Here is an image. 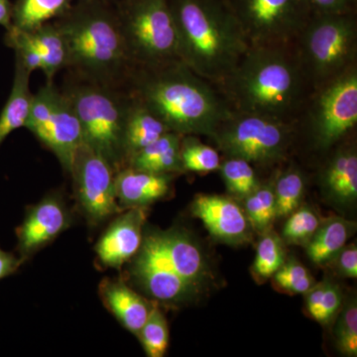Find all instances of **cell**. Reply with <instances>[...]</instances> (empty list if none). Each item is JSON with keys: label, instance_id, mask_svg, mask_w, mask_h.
Wrapping results in <instances>:
<instances>
[{"label": "cell", "instance_id": "cell-17", "mask_svg": "<svg viewBox=\"0 0 357 357\" xmlns=\"http://www.w3.org/2000/svg\"><path fill=\"white\" fill-rule=\"evenodd\" d=\"M173 174H155L126 167L115 175V194L122 208H147L166 196Z\"/></svg>", "mask_w": 357, "mask_h": 357}, {"label": "cell", "instance_id": "cell-38", "mask_svg": "<svg viewBox=\"0 0 357 357\" xmlns=\"http://www.w3.org/2000/svg\"><path fill=\"white\" fill-rule=\"evenodd\" d=\"M312 15L356 14L357 0H307Z\"/></svg>", "mask_w": 357, "mask_h": 357}, {"label": "cell", "instance_id": "cell-22", "mask_svg": "<svg viewBox=\"0 0 357 357\" xmlns=\"http://www.w3.org/2000/svg\"><path fill=\"white\" fill-rule=\"evenodd\" d=\"M30 75L29 70L15 62L13 88L0 114V146L13 131L25 128L33 98Z\"/></svg>", "mask_w": 357, "mask_h": 357}, {"label": "cell", "instance_id": "cell-33", "mask_svg": "<svg viewBox=\"0 0 357 357\" xmlns=\"http://www.w3.org/2000/svg\"><path fill=\"white\" fill-rule=\"evenodd\" d=\"M272 278L274 285L279 290L291 295L306 294L314 285V278L309 270L295 259L285 260Z\"/></svg>", "mask_w": 357, "mask_h": 357}, {"label": "cell", "instance_id": "cell-35", "mask_svg": "<svg viewBox=\"0 0 357 357\" xmlns=\"http://www.w3.org/2000/svg\"><path fill=\"white\" fill-rule=\"evenodd\" d=\"M335 342L338 351L344 356H357V305L351 300L340 312L337 328Z\"/></svg>", "mask_w": 357, "mask_h": 357}, {"label": "cell", "instance_id": "cell-39", "mask_svg": "<svg viewBox=\"0 0 357 357\" xmlns=\"http://www.w3.org/2000/svg\"><path fill=\"white\" fill-rule=\"evenodd\" d=\"M23 263L20 256L0 248V280L16 273Z\"/></svg>", "mask_w": 357, "mask_h": 357}, {"label": "cell", "instance_id": "cell-11", "mask_svg": "<svg viewBox=\"0 0 357 357\" xmlns=\"http://www.w3.org/2000/svg\"><path fill=\"white\" fill-rule=\"evenodd\" d=\"M249 46L290 45L310 16L307 0H227Z\"/></svg>", "mask_w": 357, "mask_h": 357}, {"label": "cell", "instance_id": "cell-6", "mask_svg": "<svg viewBox=\"0 0 357 357\" xmlns=\"http://www.w3.org/2000/svg\"><path fill=\"white\" fill-rule=\"evenodd\" d=\"M297 123L273 117L234 112L211 136L227 158L252 165L271 166L287 157Z\"/></svg>", "mask_w": 357, "mask_h": 357}, {"label": "cell", "instance_id": "cell-18", "mask_svg": "<svg viewBox=\"0 0 357 357\" xmlns=\"http://www.w3.org/2000/svg\"><path fill=\"white\" fill-rule=\"evenodd\" d=\"M103 305L129 332L137 335L154 305L121 280L105 278L98 286Z\"/></svg>", "mask_w": 357, "mask_h": 357}, {"label": "cell", "instance_id": "cell-41", "mask_svg": "<svg viewBox=\"0 0 357 357\" xmlns=\"http://www.w3.org/2000/svg\"><path fill=\"white\" fill-rule=\"evenodd\" d=\"M82 1H102V0H82Z\"/></svg>", "mask_w": 357, "mask_h": 357}, {"label": "cell", "instance_id": "cell-1", "mask_svg": "<svg viewBox=\"0 0 357 357\" xmlns=\"http://www.w3.org/2000/svg\"><path fill=\"white\" fill-rule=\"evenodd\" d=\"M218 88L234 112L292 122L312 91L293 44L249 46Z\"/></svg>", "mask_w": 357, "mask_h": 357}, {"label": "cell", "instance_id": "cell-10", "mask_svg": "<svg viewBox=\"0 0 357 357\" xmlns=\"http://www.w3.org/2000/svg\"><path fill=\"white\" fill-rule=\"evenodd\" d=\"M25 128L48 147L63 168L70 173L77 150L84 143L83 130L69 96L52 83L33 95Z\"/></svg>", "mask_w": 357, "mask_h": 357}, {"label": "cell", "instance_id": "cell-40", "mask_svg": "<svg viewBox=\"0 0 357 357\" xmlns=\"http://www.w3.org/2000/svg\"><path fill=\"white\" fill-rule=\"evenodd\" d=\"M13 6L9 0H0V25L6 29L13 24Z\"/></svg>", "mask_w": 357, "mask_h": 357}, {"label": "cell", "instance_id": "cell-20", "mask_svg": "<svg viewBox=\"0 0 357 357\" xmlns=\"http://www.w3.org/2000/svg\"><path fill=\"white\" fill-rule=\"evenodd\" d=\"M169 128L157 115L136 98L129 103L124 128V153L126 164L133 155L168 132Z\"/></svg>", "mask_w": 357, "mask_h": 357}, {"label": "cell", "instance_id": "cell-37", "mask_svg": "<svg viewBox=\"0 0 357 357\" xmlns=\"http://www.w3.org/2000/svg\"><path fill=\"white\" fill-rule=\"evenodd\" d=\"M330 263L337 275L344 278L357 277V248L356 243L345 245L333 256Z\"/></svg>", "mask_w": 357, "mask_h": 357}, {"label": "cell", "instance_id": "cell-3", "mask_svg": "<svg viewBox=\"0 0 357 357\" xmlns=\"http://www.w3.org/2000/svg\"><path fill=\"white\" fill-rule=\"evenodd\" d=\"M178 59L218 88L241 62L249 44L227 0H169Z\"/></svg>", "mask_w": 357, "mask_h": 357}, {"label": "cell", "instance_id": "cell-29", "mask_svg": "<svg viewBox=\"0 0 357 357\" xmlns=\"http://www.w3.org/2000/svg\"><path fill=\"white\" fill-rule=\"evenodd\" d=\"M261 236L256 250L255 262L251 267V272L257 283L272 278L286 260L282 238L271 229Z\"/></svg>", "mask_w": 357, "mask_h": 357}, {"label": "cell", "instance_id": "cell-4", "mask_svg": "<svg viewBox=\"0 0 357 357\" xmlns=\"http://www.w3.org/2000/svg\"><path fill=\"white\" fill-rule=\"evenodd\" d=\"M69 49V66L98 83L117 79L132 65L119 14L102 1H81L57 23Z\"/></svg>", "mask_w": 357, "mask_h": 357}, {"label": "cell", "instance_id": "cell-5", "mask_svg": "<svg viewBox=\"0 0 357 357\" xmlns=\"http://www.w3.org/2000/svg\"><path fill=\"white\" fill-rule=\"evenodd\" d=\"M293 45L314 91L356 64V15H311Z\"/></svg>", "mask_w": 357, "mask_h": 357}, {"label": "cell", "instance_id": "cell-26", "mask_svg": "<svg viewBox=\"0 0 357 357\" xmlns=\"http://www.w3.org/2000/svg\"><path fill=\"white\" fill-rule=\"evenodd\" d=\"M306 191V176L301 169L290 166L284 172L276 174L274 181L276 217L287 218L297 210Z\"/></svg>", "mask_w": 357, "mask_h": 357}, {"label": "cell", "instance_id": "cell-2", "mask_svg": "<svg viewBox=\"0 0 357 357\" xmlns=\"http://www.w3.org/2000/svg\"><path fill=\"white\" fill-rule=\"evenodd\" d=\"M135 77V96L181 135L211 136L234 109L215 84L182 61L141 67Z\"/></svg>", "mask_w": 357, "mask_h": 357}, {"label": "cell", "instance_id": "cell-21", "mask_svg": "<svg viewBox=\"0 0 357 357\" xmlns=\"http://www.w3.org/2000/svg\"><path fill=\"white\" fill-rule=\"evenodd\" d=\"M184 135L168 131L129 160L128 167L155 174L182 172L181 142ZM126 168V167H124Z\"/></svg>", "mask_w": 357, "mask_h": 357}, {"label": "cell", "instance_id": "cell-23", "mask_svg": "<svg viewBox=\"0 0 357 357\" xmlns=\"http://www.w3.org/2000/svg\"><path fill=\"white\" fill-rule=\"evenodd\" d=\"M354 223L344 218L333 217L321 222L311 241L305 246L310 260L324 265L337 255L354 234Z\"/></svg>", "mask_w": 357, "mask_h": 357}, {"label": "cell", "instance_id": "cell-12", "mask_svg": "<svg viewBox=\"0 0 357 357\" xmlns=\"http://www.w3.org/2000/svg\"><path fill=\"white\" fill-rule=\"evenodd\" d=\"M129 274L140 290L162 304L183 306L203 298L169 261L155 230L143 236L141 248L129 268Z\"/></svg>", "mask_w": 357, "mask_h": 357}, {"label": "cell", "instance_id": "cell-25", "mask_svg": "<svg viewBox=\"0 0 357 357\" xmlns=\"http://www.w3.org/2000/svg\"><path fill=\"white\" fill-rule=\"evenodd\" d=\"M73 0H17L13 6V24L23 31H32L55 18L63 17L72 8Z\"/></svg>", "mask_w": 357, "mask_h": 357}, {"label": "cell", "instance_id": "cell-7", "mask_svg": "<svg viewBox=\"0 0 357 357\" xmlns=\"http://www.w3.org/2000/svg\"><path fill=\"white\" fill-rule=\"evenodd\" d=\"M117 14L132 64L153 67L180 60L169 0H128Z\"/></svg>", "mask_w": 357, "mask_h": 357}, {"label": "cell", "instance_id": "cell-19", "mask_svg": "<svg viewBox=\"0 0 357 357\" xmlns=\"http://www.w3.org/2000/svg\"><path fill=\"white\" fill-rule=\"evenodd\" d=\"M321 187L331 201L349 206L357 199V152L354 144L335 150L319 175Z\"/></svg>", "mask_w": 357, "mask_h": 357}, {"label": "cell", "instance_id": "cell-13", "mask_svg": "<svg viewBox=\"0 0 357 357\" xmlns=\"http://www.w3.org/2000/svg\"><path fill=\"white\" fill-rule=\"evenodd\" d=\"M114 166L102 155L82 144L73 164L75 192L82 213L91 225H98L123 208L115 194Z\"/></svg>", "mask_w": 357, "mask_h": 357}, {"label": "cell", "instance_id": "cell-36", "mask_svg": "<svg viewBox=\"0 0 357 357\" xmlns=\"http://www.w3.org/2000/svg\"><path fill=\"white\" fill-rule=\"evenodd\" d=\"M342 305V293L333 281L325 280V290L321 300L319 312L316 321L321 325H328Z\"/></svg>", "mask_w": 357, "mask_h": 357}, {"label": "cell", "instance_id": "cell-32", "mask_svg": "<svg viewBox=\"0 0 357 357\" xmlns=\"http://www.w3.org/2000/svg\"><path fill=\"white\" fill-rule=\"evenodd\" d=\"M321 223L318 213L314 208L306 206H299L288 215L282 231V241L293 245L306 246Z\"/></svg>", "mask_w": 357, "mask_h": 357}, {"label": "cell", "instance_id": "cell-28", "mask_svg": "<svg viewBox=\"0 0 357 357\" xmlns=\"http://www.w3.org/2000/svg\"><path fill=\"white\" fill-rule=\"evenodd\" d=\"M218 170L232 198L243 201L261 184L252 164L243 159L225 158Z\"/></svg>", "mask_w": 357, "mask_h": 357}, {"label": "cell", "instance_id": "cell-14", "mask_svg": "<svg viewBox=\"0 0 357 357\" xmlns=\"http://www.w3.org/2000/svg\"><path fill=\"white\" fill-rule=\"evenodd\" d=\"M72 218L58 195H49L28 208L22 223L15 229L17 249L23 261L32 257L69 229Z\"/></svg>", "mask_w": 357, "mask_h": 357}, {"label": "cell", "instance_id": "cell-16", "mask_svg": "<svg viewBox=\"0 0 357 357\" xmlns=\"http://www.w3.org/2000/svg\"><path fill=\"white\" fill-rule=\"evenodd\" d=\"M128 210L110 223L96 243V257L103 267L119 269L132 259L141 248L146 208Z\"/></svg>", "mask_w": 357, "mask_h": 357}, {"label": "cell", "instance_id": "cell-8", "mask_svg": "<svg viewBox=\"0 0 357 357\" xmlns=\"http://www.w3.org/2000/svg\"><path fill=\"white\" fill-rule=\"evenodd\" d=\"M76 110L84 144L102 155L115 171L124 168V128L130 100H122L102 84H84L68 91Z\"/></svg>", "mask_w": 357, "mask_h": 357}, {"label": "cell", "instance_id": "cell-30", "mask_svg": "<svg viewBox=\"0 0 357 357\" xmlns=\"http://www.w3.org/2000/svg\"><path fill=\"white\" fill-rule=\"evenodd\" d=\"M183 171L206 174L220 169L222 164L217 149L202 142L196 135H184L181 142Z\"/></svg>", "mask_w": 357, "mask_h": 357}, {"label": "cell", "instance_id": "cell-9", "mask_svg": "<svg viewBox=\"0 0 357 357\" xmlns=\"http://www.w3.org/2000/svg\"><path fill=\"white\" fill-rule=\"evenodd\" d=\"M300 116L314 149L330 151L344 140L357 124V64L314 89Z\"/></svg>", "mask_w": 357, "mask_h": 357}, {"label": "cell", "instance_id": "cell-27", "mask_svg": "<svg viewBox=\"0 0 357 357\" xmlns=\"http://www.w3.org/2000/svg\"><path fill=\"white\" fill-rule=\"evenodd\" d=\"M274 180L260 184L259 187L244 198L243 210L253 230L257 234H264L271 229L276 220Z\"/></svg>", "mask_w": 357, "mask_h": 357}, {"label": "cell", "instance_id": "cell-15", "mask_svg": "<svg viewBox=\"0 0 357 357\" xmlns=\"http://www.w3.org/2000/svg\"><path fill=\"white\" fill-rule=\"evenodd\" d=\"M191 211L220 243L243 245L252 239L255 230L243 208L232 197L199 194L194 199Z\"/></svg>", "mask_w": 357, "mask_h": 357}, {"label": "cell", "instance_id": "cell-24", "mask_svg": "<svg viewBox=\"0 0 357 357\" xmlns=\"http://www.w3.org/2000/svg\"><path fill=\"white\" fill-rule=\"evenodd\" d=\"M29 33L43 60L45 76L51 83L58 72L69 66V49L64 34L57 23L50 22Z\"/></svg>", "mask_w": 357, "mask_h": 357}, {"label": "cell", "instance_id": "cell-34", "mask_svg": "<svg viewBox=\"0 0 357 357\" xmlns=\"http://www.w3.org/2000/svg\"><path fill=\"white\" fill-rule=\"evenodd\" d=\"M4 42L15 52V62L20 63L26 70L30 73L36 70H43V60L29 32L10 26L6 29Z\"/></svg>", "mask_w": 357, "mask_h": 357}, {"label": "cell", "instance_id": "cell-31", "mask_svg": "<svg viewBox=\"0 0 357 357\" xmlns=\"http://www.w3.org/2000/svg\"><path fill=\"white\" fill-rule=\"evenodd\" d=\"M145 354L149 357H163L169 347V326L165 316L158 307L150 312L137 335Z\"/></svg>", "mask_w": 357, "mask_h": 357}]
</instances>
